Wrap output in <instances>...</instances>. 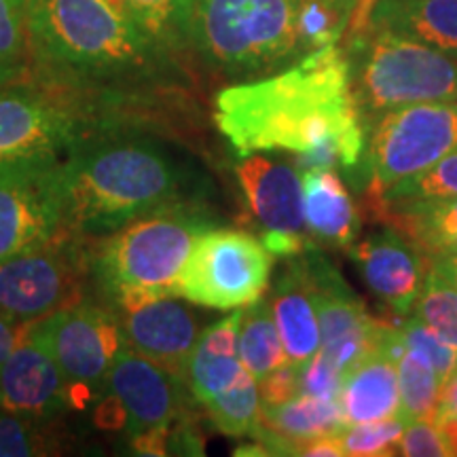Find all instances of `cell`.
Listing matches in <instances>:
<instances>
[{"label": "cell", "instance_id": "obj_1", "mask_svg": "<svg viewBox=\"0 0 457 457\" xmlns=\"http://www.w3.org/2000/svg\"><path fill=\"white\" fill-rule=\"evenodd\" d=\"M32 79L71 96L91 117L162 125L182 91L174 55L117 0H21Z\"/></svg>", "mask_w": 457, "mask_h": 457}, {"label": "cell", "instance_id": "obj_2", "mask_svg": "<svg viewBox=\"0 0 457 457\" xmlns=\"http://www.w3.org/2000/svg\"><path fill=\"white\" fill-rule=\"evenodd\" d=\"M214 123L239 157L290 151L296 168H352L364 148L352 64L324 45L273 77L228 85L214 100Z\"/></svg>", "mask_w": 457, "mask_h": 457}, {"label": "cell", "instance_id": "obj_3", "mask_svg": "<svg viewBox=\"0 0 457 457\" xmlns=\"http://www.w3.org/2000/svg\"><path fill=\"white\" fill-rule=\"evenodd\" d=\"M64 231L102 237L138 216L199 202L188 168L157 125L91 117L62 155Z\"/></svg>", "mask_w": 457, "mask_h": 457}, {"label": "cell", "instance_id": "obj_4", "mask_svg": "<svg viewBox=\"0 0 457 457\" xmlns=\"http://www.w3.org/2000/svg\"><path fill=\"white\" fill-rule=\"evenodd\" d=\"M212 227L202 202H191L155 210L89 239L91 295L104 303L131 293L174 295L193 245Z\"/></svg>", "mask_w": 457, "mask_h": 457}, {"label": "cell", "instance_id": "obj_5", "mask_svg": "<svg viewBox=\"0 0 457 457\" xmlns=\"http://www.w3.org/2000/svg\"><path fill=\"white\" fill-rule=\"evenodd\" d=\"M185 49L233 79L259 77L299 54L295 0H182Z\"/></svg>", "mask_w": 457, "mask_h": 457}, {"label": "cell", "instance_id": "obj_6", "mask_svg": "<svg viewBox=\"0 0 457 457\" xmlns=\"http://www.w3.org/2000/svg\"><path fill=\"white\" fill-rule=\"evenodd\" d=\"M353 41L358 43V66L352 72V89L360 114L453 100L455 55L390 30H367Z\"/></svg>", "mask_w": 457, "mask_h": 457}, {"label": "cell", "instance_id": "obj_7", "mask_svg": "<svg viewBox=\"0 0 457 457\" xmlns=\"http://www.w3.org/2000/svg\"><path fill=\"white\" fill-rule=\"evenodd\" d=\"M32 335L64 375L72 411L104 398L108 373L128 347L117 313L94 295L32 322Z\"/></svg>", "mask_w": 457, "mask_h": 457}, {"label": "cell", "instance_id": "obj_8", "mask_svg": "<svg viewBox=\"0 0 457 457\" xmlns=\"http://www.w3.org/2000/svg\"><path fill=\"white\" fill-rule=\"evenodd\" d=\"M91 295L89 239L62 231L0 261V313L37 322Z\"/></svg>", "mask_w": 457, "mask_h": 457}, {"label": "cell", "instance_id": "obj_9", "mask_svg": "<svg viewBox=\"0 0 457 457\" xmlns=\"http://www.w3.org/2000/svg\"><path fill=\"white\" fill-rule=\"evenodd\" d=\"M271 267L273 254L261 239L212 227L193 245L174 295L208 310L233 312L261 299Z\"/></svg>", "mask_w": 457, "mask_h": 457}, {"label": "cell", "instance_id": "obj_10", "mask_svg": "<svg viewBox=\"0 0 457 457\" xmlns=\"http://www.w3.org/2000/svg\"><path fill=\"white\" fill-rule=\"evenodd\" d=\"M457 151V106L420 102L381 114L369 148L370 187L377 195Z\"/></svg>", "mask_w": 457, "mask_h": 457}, {"label": "cell", "instance_id": "obj_11", "mask_svg": "<svg viewBox=\"0 0 457 457\" xmlns=\"http://www.w3.org/2000/svg\"><path fill=\"white\" fill-rule=\"evenodd\" d=\"M62 155L37 153L0 162V261L64 231Z\"/></svg>", "mask_w": 457, "mask_h": 457}, {"label": "cell", "instance_id": "obj_12", "mask_svg": "<svg viewBox=\"0 0 457 457\" xmlns=\"http://www.w3.org/2000/svg\"><path fill=\"white\" fill-rule=\"evenodd\" d=\"M91 114L37 79L9 83L0 87V162L64 153L77 138Z\"/></svg>", "mask_w": 457, "mask_h": 457}, {"label": "cell", "instance_id": "obj_13", "mask_svg": "<svg viewBox=\"0 0 457 457\" xmlns=\"http://www.w3.org/2000/svg\"><path fill=\"white\" fill-rule=\"evenodd\" d=\"M117 313L129 350L185 377L202 320L176 295L131 293L106 303Z\"/></svg>", "mask_w": 457, "mask_h": 457}, {"label": "cell", "instance_id": "obj_14", "mask_svg": "<svg viewBox=\"0 0 457 457\" xmlns=\"http://www.w3.org/2000/svg\"><path fill=\"white\" fill-rule=\"evenodd\" d=\"M305 262L320 320V353L347 375L375 347L381 322L369 316L364 303L328 261L310 254Z\"/></svg>", "mask_w": 457, "mask_h": 457}, {"label": "cell", "instance_id": "obj_15", "mask_svg": "<svg viewBox=\"0 0 457 457\" xmlns=\"http://www.w3.org/2000/svg\"><path fill=\"white\" fill-rule=\"evenodd\" d=\"M104 394H112L123 404L128 436L146 430H168L185 420L188 394L185 377L129 347L114 360Z\"/></svg>", "mask_w": 457, "mask_h": 457}, {"label": "cell", "instance_id": "obj_16", "mask_svg": "<svg viewBox=\"0 0 457 457\" xmlns=\"http://www.w3.org/2000/svg\"><path fill=\"white\" fill-rule=\"evenodd\" d=\"M0 407L43 424L72 411L64 375L32 328L0 369Z\"/></svg>", "mask_w": 457, "mask_h": 457}, {"label": "cell", "instance_id": "obj_17", "mask_svg": "<svg viewBox=\"0 0 457 457\" xmlns=\"http://www.w3.org/2000/svg\"><path fill=\"white\" fill-rule=\"evenodd\" d=\"M352 259L377 299L407 316L426 282V254L398 231H379L352 248Z\"/></svg>", "mask_w": 457, "mask_h": 457}, {"label": "cell", "instance_id": "obj_18", "mask_svg": "<svg viewBox=\"0 0 457 457\" xmlns=\"http://www.w3.org/2000/svg\"><path fill=\"white\" fill-rule=\"evenodd\" d=\"M233 170L250 214L262 227V233L303 236L305 222H303L301 170L296 165L278 162L265 153H250L239 159Z\"/></svg>", "mask_w": 457, "mask_h": 457}, {"label": "cell", "instance_id": "obj_19", "mask_svg": "<svg viewBox=\"0 0 457 457\" xmlns=\"http://www.w3.org/2000/svg\"><path fill=\"white\" fill-rule=\"evenodd\" d=\"M398 328L381 324L375 347L345 375L341 392L343 417L350 426L390 420L398 415Z\"/></svg>", "mask_w": 457, "mask_h": 457}, {"label": "cell", "instance_id": "obj_20", "mask_svg": "<svg viewBox=\"0 0 457 457\" xmlns=\"http://www.w3.org/2000/svg\"><path fill=\"white\" fill-rule=\"evenodd\" d=\"M270 305L288 362L301 369L320 352V320L305 259L290 262L273 288Z\"/></svg>", "mask_w": 457, "mask_h": 457}, {"label": "cell", "instance_id": "obj_21", "mask_svg": "<svg viewBox=\"0 0 457 457\" xmlns=\"http://www.w3.org/2000/svg\"><path fill=\"white\" fill-rule=\"evenodd\" d=\"M303 222L318 244L350 248L360 231L358 210L333 168L301 171Z\"/></svg>", "mask_w": 457, "mask_h": 457}, {"label": "cell", "instance_id": "obj_22", "mask_svg": "<svg viewBox=\"0 0 457 457\" xmlns=\"http://www.w3.org/2000/svg\"><path fill=\"white\" fill-rule=\"evenodd\" d=\"M244 310H233L227 318L214 322L199 335L191 358L185 367V381L191 398L208 404L227 390L244 370L237 350L239 324Z\"/></svg>", "mask_w": 457, "mask_h": 457}, {"label": "cell", "instance_id": "obj_23", "mask_svg": "<svg viewBox=\"0 0 457 457\" xmlns=\"http://www.w3.org/2000/svg\"><path fill=\"white\" fill-rule=\"evenodd\" d=\"M367 30L396 32L457 57V0H375Z\"/></svg>", "mask_w": 457, "mask_h": 457}, {"label": "cell", "instance_id": "obj_24", "mask_svg": "<svg viewBox=\"0 0 457 457\" xmlns=\"http://www.w3.org/2000/svg\"><path fill=\"white\" fill-rule=\"evenodd\" d=\"M387 220L426 256L457 254V197L384 204Z\"/></svg>", "mask_w": 457, "mask_h": 457}, {"label": "cell", "instance_id": "obj_25", "mask_svg": "<svg viewBox=\"0 0 457 457\" xmlns=\"http://www.w3.org/2000/svg\"><path fill=\"white\" fill-rule=\"evenodd\" d=\"M261 426L295 443L296 455H299L301 443L320 436H339L350 428L343 417L341 398H316L307 394H296L273 407L261 404Z\"/></svg>", "mask_w": 457, "mask_h": 457}, {"label": "cell", "instance_id": "obj_26", "mask_svg": "<svg viewBox=\"0 0 457 457\" xmlns=\"http://www.w3.org/2000/svg\"><path fill=\"white\" fill-rule=\"evenodd\" d=\"M237 350L242 364L256 381H262L271 370L288 362L282 337L278 333L270 301L256 299L245 305L239 324Z\"/></svg>", "mask_w": 457, "mask_h": 457}, {"label": "cell", "instance_id": "obj_27", "mask_svg": "<svg viewBox=\"0 0 457 457\" xmlns=\"http://www.w3.org/2000/svg\"><path fill=\"white\" fill-rule=\"evenodd\" d=\"M445 381L420 353L404 350L398 356V415L404 424L417 420H434L441 407Z\"/></svg>", "mask_w": 457, "mask_h": 457}, {"label": "cell", "instance_id": "obj_28", "mask_svg": "<svg viewBox=\"0 0 457 457\" xmlns=\"http://www.w3.org/2000/svg\"><path fill=\"white\" fill-rule=\"evenodd\" d=\"M205 411L214 428H219L227 436L253 434L261 421L259 381L244 367L237 379L225 392L205 404Z\"/></svg>", "mask_w": 457, "mask_h": 457}, {"label": "cell", "instance_id": "obj_29", "mask_svg": "<svg viewBox=\"0 0 457 457\" xmlns=\"http://www.w3.org/2000/svg\"><path fill=\"white\" fill-rule=\"evenodd\" d=\"M299 47L313 51L335 45L350 26L356 0H295Z\"/></svg>", "mask_w": 457, "mask_h": 457}, {"label": "cell", "instance_id": "obj_30", "mask_svg": "<svg viewBox=\"0 0 457 457\" xmlns=\"http://www.w3.org/2000/svg\"><path fill=\"white\" fill-rule=\"evenodd\" d=\"M30 74L24 4L21 0H0V87L24 81Z\"/></svg>", "mask_w": 457, "mask_h": 457}, {"label": "cell", "instance_id": "obj_31", "mask_svg": "<svg viewBox=\"0 0 457 457\" xmlns=\"http://www.w3.org/2000/svg\"><path fill=\"white\" fill-rule=\"evenodd\" d=\"M60 447L57 424L28 420L0 407V457L54 455Z\"/></svg>", "mask_w": 457, "mask_h": 457}, {"label": "cell", "instance_id": "obj_32", "mask_svg": "<svg viewBox=\"0 0 457 457\" xmlns=\"http://www.w3.org/2000/svg\"><path fill=\"white\" fill-rule=\"evenodd\" d=\"M415 318L457 347V288L438 267L430 265L424 288L415 303Z\"/></svg>", "mask_w": 457, "mask_h": 457}, {"label": "cell", "instance_id": "obj_33", "mask_svg": "<svg viewBox=\"0 0 457 457\" xmlns=\"http://www.w3.org/2000/svg\"><path fill=\"white\" fill-rule=\"evenodd\" d=\"M125 13L171 54H185L182 0H117Z\"/></svg>", "mask_w": 457, "mask_h": 457}, {"label": "cell", "instance_id": "obj_34", "mask_svg": "<svg viewBox=\"0 0 457 457\" xmlns=\"http://www.w3.org/2000/svg\"><path fill=\"white\" fill-rule=\"evenodd\" d=\"M384 204L424 202V199L457 197V151L445 155L430 168L400 180L384 193Z\"/></svg>", "mask_w": 457, "mask_h": 457}, {"label": "cell", "instance_id": "obj_35", "mask_svg": "<svg viewBox=\"0 0 457 457\" xmlns=\"http://www.w3.org/2000/svg\"><path fill=\"white\" fill-rule=\"evenodd\" d=\"M404 426L407 424L400 417L353 424L339 434L343 451H345V455L356 457L398 455V443Z\"/></svg>", "mask_w": 457, "mask_h": 457}, {"label": "cell", "instance_id": "obj_36", "mask_svg": "<svg viewBox=\"0 0 457 457\" xmlns=\"http://www.w3.org/2000/svg\"><path fill=\"white\" fill-rule=\"evenodd\" d=\"M398 337L404 350L420 353L441 375L443 381H447L451 373L457 369V347L445 341L441 335L434 333L420 318H411L404 324H400Z\"/></svg>", "mask_w": 457, "mask_h": 457}, {"label": "cell", "instance_id": "obj_37", "mask_svg": "<svg viewBox=\"0 0 457 457\" xmlns=\"http://www.w3.org/2000/svg\"><path fill=\"white\" fill-rule=\"evenodd\" d=\"M398 455L404 457H451L436 420H417L404 426L398 443Z\"/></svg>", "mask_w": 457, "mask_h": 457}, {"label": "cell", "instance_id": "obj_38", "mask_svg": "<svg viewBox=\"0 0 457 457\" xmlns=\"http://www.w3.org/2000/svg\"><path fill=\"white\" fill-rule=\"evenodd\" d=\"M343 384H345V373L333 367L320 352L299 369V394L316 398H341Z\"/></svg>", "mask_w": 457, "mask_h": 457}, {"label": "cell", "instance_id": "obj_39", "mask_svg": "<svg viewBox=\"0 0 457 457\" xmlns=\"http://www.w3.org/2000/svg\"><path fill=\"white\" fill-rule=\"evenodd\" d=\"M259 392L262 407L286 403L299 394V369L290 362L282 364L279 369L271 370L265 379L259 381Z\"/></svg>", "mask_w": 457, "mask_h": 457}, {"label": "cell", "instance_id": "obj_40", "mask_svg": "<svg viewBox=\"0 0 457 457\" xmlns=\"http://www.w3.org/2000/svg\"><path fill=\"white\" fill-rule=\"evenodd\" d=\"M30 328L32 322H20V320L0 313V369H3L4 360L11 356V352L26 339Z\"/></svg>", "mask_w": 457, "mask_h": 457}, {"label": "cell", "instance_id": "obj_41", "mask_svg": "<svg viewBox=\"0 0 457 457\" xmlns=\"http://www.w3.org/2000/svg\"><path fill=\"white\" fill-rule=\"evenodd\" d=\"M299 455L307 457H343L345 451H343L341 438L339 436H320L313 438V441L301 443Z\"/></svg>", "mask_w": 457, "mask_h": 457}, {"label": "cell", "instance_id": "obj_42", "mask_svg": "<svg viewBox=\"0 0 457 457\" xmlns=\"http://www.w3.org/2000/svg\"><path fill=\"white\" fill-rule=\"evenodd\" d=\"M434 420H436L438 428H441L445 443H447V447L451 451V457L457 455V417L445 413V411H438Z\"/></svg>", "mask_w": 457, "mask_h": 457}, {"label": "cell", "instance_id": "obj_43", "mask_svg": "<svg viewBox=\"0 0 457 457\" xmlns=\"http://www.w3.org/2000/svg\"><path fill=\"white\" fill-rule=\"evenodd\" d=\"M373 4H375V0H356V9H353V15L350 20L352 38L367 30V24H369L370 11H373Z\"/></svg>", "mask_w": 457, "mask_h": 457}, {"label": "cell", "instance_id": "obj_44", "mask_svg": "<svg viewBox=\"0 0 457 457\" xmlns=\"http://www.w3.org/2000/svg\"><path fill=\"white\" fill-rule=\"evenodd\" d=\"M438 411H445V413L457 417V369L451 373L449 379L445 381L441 407H438Z\"/></svg>", "mask_w": 457, "mask_h": 457}, {"label": "cell", "instance_id": "obj_45", "mask_svg": "<svg viewBox=\"0 0 457 457\" xmlns=\"http://www.w3.org/2000/svg\"><path fill=\"white\" fill-rule=\"evenodd\" d=\"M432 265L438 267L451 284L457 288V254H449V256H441V259H432Z\"/></svg>", "mask_w": 457, "mask_h": 457}, {"label": "cell", "instance_id": "obj_46", "mask_svg": "<svg viewBox=\"0 0 457 457\" xmlns=\"http://www.w3.org/2000/svg\"><path fill=\"white\" fill-rule=\"evenodd\" d=\"M451 102H453V104L457 106V91H455V96H453V100H451Z\"/></svg>", "mask_w": 457, "mask_h": 457}]
</instances>
